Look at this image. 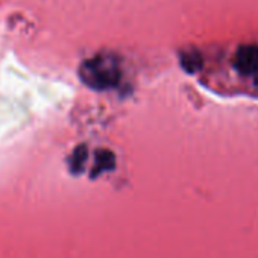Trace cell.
Instances as JSON below:
<instances>
[{"instance_id": "cell-1", "label": "cell", "mask_w": 258, "mask_h": 258, "mask_svg": "<svg viewBox=\"0 0 258 258\" xmlns=\"http://www.w3.org/2000/svg\"><path fill=\"white\" fill-rule=\"evenodd\" d=\"M82 72L85 82H90L96 87L112 85L118 78L115 61L111 56H96L87 61Z\"/></svg>"}, {"instance_id": "cell-2", "label": "cell", "mask_w": 258, "mask_h": 258, "mask_svg": "<svg viewBox=\"0 0 258 258\" xmlns=\"http://www.w3.org/2000/svg\"><path fill=\"white\" fill-rule=\"evenodd\" d=\"M234 67L241 75H255L258 72V46L244 44L238 47L234 56Z\"/></svg>"}, {"instance_id": "cell-3", "label": "cell", "mask_w": 258, "mask_h": 258, "mask_svg": "<svg viewBox=\"0 0 258 258\" xmlns=\"http://www.w3.org/2000/svg\"><path fill=\"white\" fill-rule=\"evenodd\" d=\"M181 61H182V66L185 67V70H188V72H196L202 66V58L196 50H188V52L182 53Z\"/></svg>"}, {"instance_id": "cell-4", "label": "cell", "mask_w": 258, "mask_h": 258, "mask_svg": "<svg viewBox=\"0 0 258 258\" xmlns=\"http://www.w3.org/2000/svg\"><path fill=\"white\" fill-rule=\"evenodd\" d=\"M253 81H255V85L258 87V72L255 73V78H253Z\"/></svg>"}]
</instances>
